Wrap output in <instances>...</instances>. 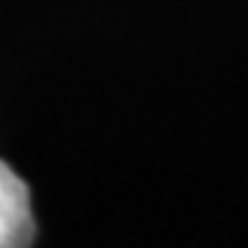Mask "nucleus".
Segmentation results:
<instances>
[{"mask_svg":"<svg viewBox=\"0 0 248 248\" xmlns=\"http://www.w3.org/2000/svg\"><path fill=\"white\" fill-rule=\"evenodd\" d=\"M36 237L28 185L0 163V248H25Z\"/></svg>","mask_w":248,"mask_h":248,"instance_id":"nucleus-1","label":"nucleus"}]
</instances>
